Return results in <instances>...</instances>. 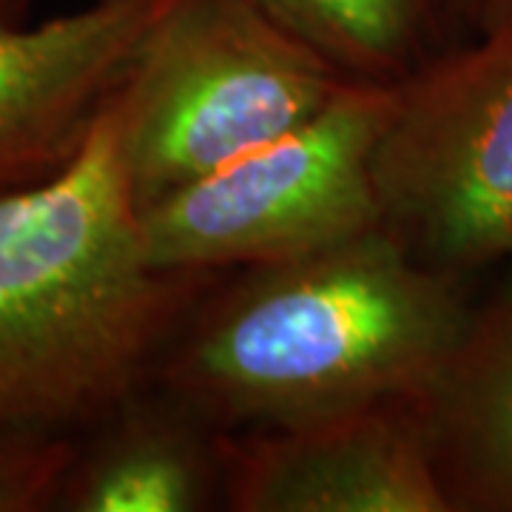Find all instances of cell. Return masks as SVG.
I'll return each instance as SVG.
<instances>
[{"label":"cell","mask_w":512,"mask_h":512,"mask_svg":"<svg viewBox=\"0 0 512 512\" xmlns=\"http://www.w3.org/2000/svg\"><path fill=\"white\" fill-rule=\"evenodd\" d=\"M356 83L396 86L444 52L447 20L470 0H256Z\"/></svg>","instance_id":"10"},{"label":"cell","mask_w":512,"mask_h":512,"mask_svg":"<svg viewBox=\"0 0 512 512\" xmlns=\"http://www.w3.org/2000/svg\"><path fill=\"white\" fill-rule=\"evenodd\" d=\"M80 447L57 510L202 512L225 504L222 433L148 382Z\"/></svg>","instance_id":"8"},{"label":"cell","mask_w":512,"mask_h":512,"mask_svg":"<svg viewBox=\"0 0 512 512\" xmlns=\"http://www.w3.org/2000/svg\"><path fill=\"white\" fill-rule=\"evenodd\" d=\"M177 3L92 0L40 23H0V200L72 163Z\"/></svg>","instance_id":"6"},{"label":"cell","mask_w":512,"mask_h":512,"mask_svg":"<svg viewBox=\"0 0 512 512\" xmlns=\"http://www.w3.org/2000/svg\"><path fill=\"white\" fill-rule=\"evenodd\" d=\"M416 410L453 512H512V282L470 313Z\"/></svg>","instance_id":"9"},{"label":"cell","mask_w":512,"mask_h":512,"mask_svg":"<svg viewBox=\"0 0 512 512\" xmlns=\"http://www.w3.org/2000/svg\"><path fill=\"white\" fill-rule=\"evenodd\" d=\"M37 0H0V23H20L29 18Z\"/></svg>","instance_id":"12"},{"label":"cell","mask_w":512,"mask_h":512,"mask_svg":"<svg viewBox=\"0 0 512 512\" xmlns=\"http://www.w3.org/2000/svg\"><path fill=\"white\" fill-rule=\"evenodd\" d=\"M487 3H490V0H484V3H481V9H484V6H487Z\"/></svg>","instance_id":"14"},{"label":"cell","mask_w":512,"mask_h":512,"mask_svg":"<svg viewBox=\"0 0 512 512\" xmlns=\"http://www.w3.org/2000/svg\"><path fill=\"white\" fill-rule=\"evenodd\" d=\"M348 83L256 0H180L117 89L137 211L308 123Z\"/></svg>","instance_id":"3"},{"label":"cell","mask_w":512,"mask_h":512,"mask_svg":"<svg viewBox=\"0 0 512 512\" xmlns=\"http://www.w3.org/2000/svg\"><path fill=\"white\" fill-rule=\"evenodd\" d=\"M234 512H453L416 404L222 433Z\"/></svg>","instance_id":"7"},{"label":"cell","mask_w":512,"mask_h":512,"mask_svg":"<svg viewBox=\"0 0 512 512\" xmlns=\"http://www.w3.org/2000/svg\"><path fill=\"white\" fill-rule=\"evenodd\" d=\"M481 18L476 43L396 83L373 157L384 228L453 276L512 262V0Z\"/></svg>","instance_id":"5"},{"label":"cell","mask_w":512,"mask_h":512,"mask_svg":"<svg viewBox=\"0 0 512 512\" xmlns=\"http://www.w3.org/2000/svg\"><path fill=\"white\" fill-rule=\"evenodd\" d=\"M396 86L348 83L308 123L140 208L157 271L220 274L382 228L373 157Z\"/></svg>","instance_id":"4"},{"label":"cell","mask_w":512,"mask_h":512,"mask_svg":"<svg viewBox=\"0 0 512 512\" xmlns=\"http://www.w3.org/2000/svg\"><path fill=\"white\" fill-rule=\"evenodd\" d=\"M470 3H476L478 9H481V3H484V0H470Z\"/></svg>","instance_id":"13"},{"label":"cell","mask_w":512,"mask_h":512,"mask_svg":"<svg viewBox=\"0 0 512 512\" xmlns=\"http://www.w3.org/2000/svg\"><path fill=\"white\" fill-rule=\"evenodd\" d=\"M214 282L146 259L114 92L72 163L0 200V439L100 424Z\"/></svg>","instance_id":"2"},{"label":"cell","mask_w":512,"mask_h":512,"mask_svg":"<svg viewBox=\"0 0 512 512\" xmlns=\"http://www.w3.org/2000/svg\"><path fill=\"white\" fill-rule=\"evenodd\" d=\"M77 453L66 433L0 439V512L55 510Z\"/></svg>","instance_id":"11"},{"label":"cell","mask_w":512,"mask_h":512,"mask_svg":"<svg viewBox=\"0 0 512 512\" xmlns=\"http://www.w3.org/2000/svg\"><path fill=\"white\" fill-rule=\"evenodd\" d=\"M470 313L458 276L424 265L382 225L208 288L151 382L220 433L419 404Z\"/></svg>","instance_id":"1"}]
</instances>
